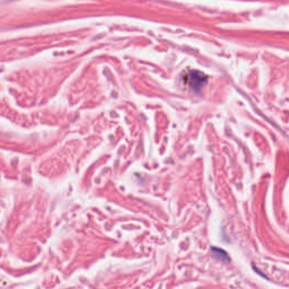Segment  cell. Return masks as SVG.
Returning <instances> with one entry per match:
<instances>
[{
	"label": "cell",
	"mask_w": 289,
	"mask_h": 289,
	"mask_svg": "<svg viewBox=\"0 0 289 289\" xmlns=\"http://www.w3.org/2000/svg\"><path fill=\"white\" fill-rule=\"evenodd\" d=\"M201 76H202V75L196 71V74H190L189 75L188 80H186V82L189 83V85L191 86L193 89L198 90V89H201L202 84H204V80H206L204 77H201Z\"/></svg>",
	"instance_id": "1"
},
{
	"label": "cell",
	"mask_w": 289,
	"mask_h": 289,
	"mask_svg": "<svg viewBox=\"0 0 289 289\" xmlns=\"http://www.w3.org/2000/svg\"><path fill=\"white\" fill-rule=\"evenodd\" d=\"M211 252H213L214 257H215L216 259L221 260V261H222V262H226V261L228 262V261H229L227 253H226L225 251L221 250V248H218V247H213V250H211Z\"/></svg>",
	"instance_id": "2"
}]
</instances>
